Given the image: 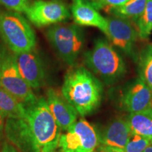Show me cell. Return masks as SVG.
<instances>
[{
    "label": "cell",
    "instance_id": "7a4b0ae2",
    "mask_svg": "<svg viewBox=\"0 0 152 152\" xmlns=\"http://www.w3.org/2000/svg\"><path fill=\"white\" fill-rule=\"evenodd\" d=\"M83 58L86 68L106 84L115 83L126 73L122 56L104 38L96 39L92 48L84 53Z\"/></svg>",
    "mask_w": 152,
    "mask_h": 152
},
{
    "label": "cell",
    "instance_id": "8992f818",
    "mask_svg": "<svg viewBox=\"0 0 152 152\" xmlns=\"http://www.w3.org/2000/svg\"><path fill=\"white\" fill-rule=\"evenodd\" d=\"M0 86L12 95L23 107L35 103L38 99L33 89L19 73L15 55L9 50L0 73Z\"/></svg>",
    "mask_w": 152,
    "mask_h": 152
},
{
    "label": "cell",
    "instance_id": "8fae6325",
    "mask_svg": "<svg viewBox=\"0 0 152 152\" xmlns=\"http://www.w3.org/2000/svg\"><path fill=\"white\" fill-rule=\"evenodd\" d=\"M14 55L19 73L30 87L33 90L44 86L46 73L41 56L37 51L34 49Z\"/></svg>",
    "mask_w": 152,
    "mask_h": 152
},
{
    "label": "cell",
    "instance_id": "7c38bea8",
    "mask_svg": "<svg viewBox=\"0 0 152 152\" xmlns=\"http://www.w3.org/2000/svg\"><path fill=\"white\" fill-rule=\"evenodd\" d=\"M121 104L130 113L149 111L152 109V91L139 77L125 88Z\"/></svg>",
    "mask_w": 152,
    "mask_h": 152
},
{
    "label": "cell",
    "instance_id": "ffe728a7",
    "mask_svg": "<svg viewBox=\"0 0 152 152\" xmlns=\"http://www.w3.org/2000/svg\"><path fill=\"white\" fill-rule=\"evenodd\" d=\"M139 37L143 40L149 38L152 31V0H147L141 16L136 22Z\"/></svg>",
    "mask_w": 152,
    "mask_h": 152
},
{
    "label": "cell",
    "instance_id": "f1b7e54d",
    "mask_svg": "<svg viewBox=\"0 0 152 152\" xmlns=\"http://www.w3.org/2000/svg\"><path fill=\"white\" fill-rule=\"evenodd\" d=\"M51 152H64L62 151L61 149H59V150H57V149H55V150H54V151H51Z\"/></svg>",
    "mask_w": 152,
    "mask_h": 152
},
{
    "label": "cell",
    "instance_id": "ac0fdd59",
    "mask_svg": "<svg viewBox=\"0 0 152 152\" xmlns=\"http://www.w3.org/2000/svg\"><path fill=\"white\" fill-rule=\"evenodd\" d=\"M147 0H130L125 4L108 11L111 15L124 18L132 23L137 22L144 10Z\"/></svg>",
    "mask_w": 152,
    "mask_h": 152
},
{
    "label": "cell",
    "instance_id": "d6986e66",
    "mask_svg": "<svg viewBox=\"0 0 152 152\" xmlns=\"http://www.w3.org/2000/svg\"><path fill=\"white\" fill-rule=\"evenodd\" d=\"M140 78L152 91V45H148L137 55Z\"/></svg>",
    "mask_w": 152,
    "mask_h": 152
},
{
    "label": "cell",
    "instance_id": "7402d4cb",
    "mask_svg": "<svg viewBox=\"0 0 152 152\" xmlns=\"http://www.w3.org/2000/svg\"><path fill=\"white\" fill-rule=\"evenodd\" d=\"M31 0H0V4L8 10L25 13L30 5Z\"/></svg>",
    "mask_w": 152,
    "mask_h": 152
},
{
    "label": "cell",
    "instance_id": "6da1fadb",
    "mask_svg": "<svg viewBox=\"0 0 152 152\" xmlns=\"http://www.w3.org/2000/svg\"><path fill=\"white\" fill-rule=\"evenodd\" d=\"M61 94L81 116L90 115L99 106L103 86L88 68L72 66L64 76Z\"/></svg>",
    "mask_w": 152,
    "mask_h": 152
},
{
    "label": "cell",
    "instance_id": "9c48e42d",
    "mask_svg": "<svg viewBox=\"0 0 152 152\" xmlns=\"http://www.w3.org/2000/svg\"><path fill=\"white\" fill-rule=\"evenodd\" d=\"M107 31L106 37L113 47L123 51L134 60L137 59L134 46L139 34L134 23L128 19L111 15L106 18Z\"/></svg>",
    "mask_w": 152,
    "mask_h": 152
},
{
    "label": "cell",
    "instance_id": "4dcf8cb0",
    "mask_svg": "<svg viewBox=\"0 0 152 152\" xmlns=\"http://www.w3.org/2000/svg\"><path fill=\"white\" fill-rule=\"evenodd\" d=\"M92 152H97V151H95V150H94V151H92Z\"/></svg>",
    "mask_w": 152,
    "mask_h": 152
},
{
    "label": "cell",
    "instance_id": "4316f807",
    "mask_svg": "<svg viewBox=\"0 0 152 152\" xmlns=\"http://www.w3.org/2000/svg\"><path fill=\"white\" fill-rule=\"evenodd\" d=\"M6 117L0 112V146L3 140L4 134V125Z\"/></svg>",
    "mask_w": 152,
    "mask_h": 152
},
{
    "label": "cell",
    "instance_id": "5bb4252c",
    "mask_svg": "<svg viewBox=\"0 0 152 152\" xmlns=\"http://www.w3.org/2000/svg\"><path fill=\"white\" fill-rule=\"evenodd\" d=\"M71 14L75 24L80 26L97 28L105 35L106 34V18L102 16L98 9L87 0H73Z\"/></svg>",
    "mask_w": 152,
    "mask_h": 152
},
{
    "label": "cell",
    "instance_id": "4fadbf2b",
    "mask_svg": "<svg viewBox=\"0 0 152 152\" xmlns=\"http://www.w3.org/2000/svg\"><path fill=\"white\" fill-rule=\"evenodd\" d=\"M45 99L49 111L62 131L66 132L77 121L78 113L62 94H60L54 89L49 88L47 90Z\"/></svg>",
    "mask_w": 152,
    "mask_h": 152
},
{
    "label": "cell",
    "instance_id": "e0dca14e",
    "mask_svg": "<svg viewBox=\"0 0 152 152\" xmlns=\"http://www.w3.org/2000/svg\"><path fill=\"white\" fill-rule=\"evenodd\" d=\"M0 112L7 118H25L26 109L12 95L0 86Z\"/></svg>",
    "mask_w": 152,
    "mask_h": 152
},
{
    "label": "cell",
    "instance_id": "52a82bcc",
    "mask_svg": "<svg viewBox=\"0 0 152 152\" xmlns=\"http://www.w3.org/2000/svg\"><path fill=\"white\" fill-rule=\"evenodd\" d=\"M99 144L95 129L86 120L80 119L61 134L58 148L64 152H92Z\"/></svg>",
    "mask_w": 152,
    "mask_h": 152
},
{
    "label": "cell",
    "instance_id": "30bf717a",
    "mask_svg": "<svg viewBox=\"0 0 152 152\" xmlns=\"http://www.w3.org/2000/svg\"><path fill=\"white\" fill-rule=\"evenodd\" d=\"M4 134L20 152H42L26 118H7Z\"/></svg>",
    "mask_w": 152,
    "mask_h": 152
},
{
    "label": "cell",
    "instance_id": "603a6c76",
    "mask_svg": "<svg viewBox=\"0 0 152 152\" xmlns=\"http://www.w3.org/2000/svg\"><path fill=\"white\" fill-rule=\"evenodd\" d=\"M128 1L130 0H98L97 1L91 4L98 10L104 9L108 12L110 9L121 7Z\"/></svg>",
    "mask_w": 152,
    "mask_h": 152
},
{
    "label": "cell",
    "instance_id": "d4e9b609",
    "mask_svg": "<svg viewBox=\"0 0 152 152\" xmlns=\"http://www.w3.org/2000/svg\"><path fill=\"white\" fill-rule=\"evenodd\" d=\"M0 152H20L14 146L6 140L2 142L1 147L0 149Z\"/></svg>",
    "mask_w": 152,
    "mask_h": 152
},
{
    "label": "cell",
    "instance_id": "277c9868",
    "mask_svg": "<svg viewBox=\"0 0 152 152\" xmlns=\"http://www.w3.org/2000/svg\"><path fill=\"white\" fill-rule=\"evenodd\" d=\"M0 37L14 54L34 49L37 44L35 30L20 13L0 11Z\"/></svg>",
    "mask_w": 152,
    "mask_h": 152
},
{
    "label": "cell",
    "instance_id": "44dd1931",
    "mask_svg": "<svg viewBox=\"0 0 152 152\" xmlns=\"http://www.w3.org/2000/svg\"><path fill=\"white\" fill-rule=\"evenodd\" d=\"M151 144L147 139L137 134H132L124 150L126 152H144Z\"/></svg>",
    "mask_w": 152,
    "mask_h": 152
},
{
    "label": "cell",
    "instance_id": "f546056e",
    "mask_svg": "<svg viewBox=\"0 0 152 152\" xmlns=\"http://www.w3.org/2000/svg\"><path fill=\"white\" fill-rule=\"evenodd\" d=\"M87 1H88L89 2H90V3H94V2H95V1H97L98 0H87Z\"/></svg>",
    "mask_w": 152,
    "mask_h": 152
},
{
    "label": "cell",
    "instance_id": "5b68a950",
    "mask_svg": "<svg viewBox=\"0 0 152 152\" xmlns=\"http://www.w3.org/2000/svg\"><path fill=\"white\" fill-rule=\"evenodd\" d=\"M47 40L63 61L70 67L77 65V61L85 47L84 30L78 25L55 24L46 33Z\"/></svg>",
    "mask_w": 152,
    "mask_h": 152
},
{
    "label": "cell",
    "instance_id": "cb8c5ba5",
    "mask_svg": "<svg viewBox=\"0 0 152 152\" xmlns=\"http://www.w3.org/2000/svg\"><path fill=\"white\" fill-rule=\"evenodd\" d=\"M96 151L97 152H126L123 149L108 147V146L103 145V144H99Z\"/></svg>",
    "mask_w": 152,
    "mask_h": 152
},
{
    "label": "cell",
    "instance_id": "2e32d148",
    "mask_svg": "<svg viewBox=\"0 0 152 152\" xmlns=\"http://www.w3.org/2000/svg\"><path fill=\"white\" fill-rule=\"evenodd\" d=\"M128 120L132 134L147 139L152 144V109L136 113H130Z\"/></svg>",
    "mask_w": 152,
    "mask_h": 152
},
{
    "label": "cell",
    "instance_id": "484cf974",
    "mask_svg": "<svg viewBox=\"0 0 152 152\" xmlns=\"http://www.w3.org/2000/svg\"><path fill=\"white\" fill-rule=\"evenodd\" d=\"M8 52L9 50H7V47L4 45L2 43L0 42V73H1V68H2L3 64L4 62Z\"/></svg>",
    "mask_w": 152,
    "mask_h": 152
},
{
    "label": "cell",
    "instance_id": "83f0119b",
    "mask_svg": "<svg viewBox=\"0 0 152 152\" xmlns=\"http://www.w3.org/2000/svg\"><path fill=\"white\" fill-rule=\"evenodd\" d=\"M144 152H152V144H150L149 147H147V149L144 150Z\"/></svg>",
    "mask_w": 152,
    "mask_h": 152
},
{
    "label": "cell",
    "instance_id": "9a60e30c",
    "mask_svg": "<svg viewBox=\"0 0 152 152\" xmlns=\"http://www.w3.org/2000/svg\"><path fill=\"white\" fill-rule=\"evenodd\" d=\"M132 132L128 120L114 119L106 126L100 135L99 144L108 147L124 149Z\"/></svg>",
    "mask_w": 152,
    "mask_h": 152
},
{
    "label": "cell",
    "instance_id": "ba28073f",
    "mask_svg": "<svg viewBox=\"0 0 152 152\" xmlns=\"http://www.w3.org/2000/svg\"><path fill=\"white\" fill-rule=\"evenodd\" d=\"M24 14L37 28L58 24L71 17L67 6L57 0H34Z\"/></svg>",
    "mask_w": 152,
    "mask_h": 152
},
{
    "label": "cell",
    "instance_id": "3957f363",
    "mask_svg": "<svg viewBox=\"0 0 152 152\" xmlns=\"http://www.w3.org/2000/svg\"><path fill=\"white\" fill-rule=\"evenodd\" d=\"M26 118L42 152H51L58 147L61 130L49 111L46 99L38 98L24 106Z\"/></svg>",
    "mask_w": 152,
    "mask_h": 152
}]
</instances>
